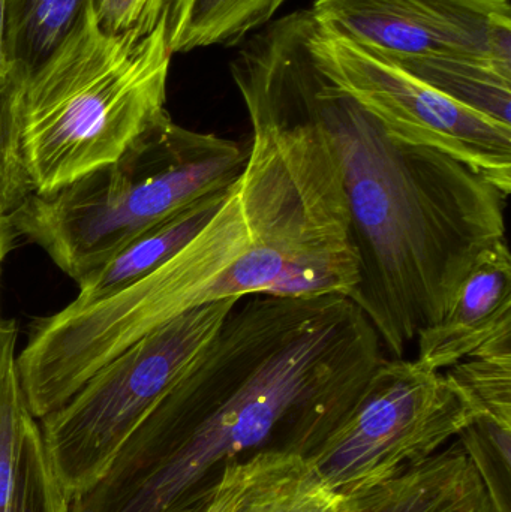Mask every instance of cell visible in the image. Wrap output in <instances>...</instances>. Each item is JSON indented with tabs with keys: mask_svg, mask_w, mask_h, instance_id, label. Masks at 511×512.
I'll return each mask as SVG.
<instances>
[{
	"mask_svg": "<svg viewBox=\"0 0 511 512\" xmlns=\"http://www.w3.org/2000/svg\"><path fill=\"white\" fill-rule=\"evenodd\" d=\"M384 358L377 331L348 297L240 298L69 512H191L228 463L261 453L309 460Z\"/></svg>",
	"mask_w": 511,
	"mask_h": 512,
	"instance_id": "cell-1",
	"label": "cell"
},
{
	"mask_svg": "<svg viewBox=\"0 0 511 512\" xmlns=\"http://www.w3.org/2000/svg\"><path fill=\"white\" fill-rule=\"evenodd\" d=\"M230 69L252 125L245 168L176 255L110 297L56 313L57 345L83 375L194 307L257 294L350 297L359 283L341 165L326 132L255 36Z\"/></svg>",
	"mask_w": 511,
	"mask_h": 512,
	"instance_id": "cell-2",
	"label": "cell"
},
{
	"mask_svg": "<svg viewBox=\"0 0 511 512\" xmlns=\"http://www.w3.org/2000/svg\"><path fill=\"white\" fill-rule=\"evenodd\" d=\"M311 9L258 30L300 107L324 129L341 165L359 256L350 300L393 358L437 324L488 249L506 239L507 195L440 150L399 143L336 86L309 45Z\"/></svg>",
	"mask_w": 511,
	"mask_h": 512,
	"instance_id": "cell-3",
	"label": "cell"
},
{
	"mask_svg": "<svg viewBox=\"0 0 511 512\" xmlns=\"http://www.w3.org/2000/svg\"><path fill=\"white\" fill-rule=\"evenodd\" d=\"M167 12L152 32L102 29L93 0L17 93L18 149L35 194L116 161L165 110L171 53Z\"/></svg>",
	"mask_w": 511,
	"mask_h": 512,
	"instance_id": "cell-4",
	"label": "cell"
},
{
	"mask_svg": "<svg viewBox=\"0 0 511 512\" xmlns=\"http://www.w3.org/2000/svg\"><path fill=\"white\" fill-rule=\"evenodd\" d=\"M246 161L248 147L167 116L111 164L56 191L32 192L9 219L78 283L168 216L230 188Z\"/></svg>",
	"mask_w": 511,
	"mask_h": 512,
	"instance_id": "cell-5",
	"label": "cell"
},
{
	"mask_svg": "<svg viewBox=\"0 0 511 512\" xmlns=\"http://www.w3.org/2000/svg\"><path fill=\"white\" fill-rule=\"evenodd\" d=\"M239 300L203 304L165 322L38 420L51 468L71 501L104 478L132 433L200 360Z\"/></svg>",
	"mask_w": 511,
	"mask_h": 512,
	"instance_id": "cell-6",
	"label": "cell"
},
{
	"mask_svg": "<svg viewBox=\"0 0 511 512\" xmlns=\"http://www.w3.org/2000/svg\"><path fill=\"white\" fill-rule=\"evenodd\" d=\"M479 415L470 394L446 372L384 358L308 462L333 492L356 495L425 462Z\"/></svg>",
	"mask_w": 511,
	"mask_h": 512,
	"instance_id": "cell-7",
	"label": "cell"
},
{
	"mask_svg": "<svg viewBox=\"0 0 511 512\" xmlns=\"http://www.w3.org/2000/svg\"><path fill=\"white\" fill-rule=\"evenodd\" d=\"M309 45L321 71L390 138L440 150L510 197V125L453 101L387 57L323 29L317 21Z\"/></svg>",
	"mask_w": 511,
	"mask_h": 512,
	"instance_id": "cell-8",
	"label": "cell"
},
{
	"mask_svg": "<svg viewBox=\"0 0 511 512\" xmlns=\"http://www.w3.org/2000/svg\"><path fill=\"white\" fill-rule=\"evenodd\" d=\"M311 12L392 62L470 60L511 72L509 0H315Z\"/></svg>",
	"mask_w": 511,
	"mask_h": 512,
	"instance_id": "cell-9",
	"label": "cell"
},
{
	"mask_svg": "<svg viewBox=\"0 0 511 512\" xmlns=\"http://www.w3.org/2000/svg\"><path fill=\"white\" fill-rule=\"evenodd\" d=\"M506 330H511V255L504 239L471 268L446 315L417 336L416 360L444 372Z\"/></svg>",
	"mask_w": 511,
	"mask_h": 512,
	"instance_id": "cell-10",
	"label": "cell"
},
{
	"mask_svg": "<svg viewBox=\"0 0 511 512\" xmlns=\"http://www.w3.org/2000/svg\"><path fill=\"white\" fill-rule=\"evenodd\" d=\"M344 512H497L462 442L392 480L345 496Z\"/></svg>",
	"mask_w": 511,
	"mask_h": 512,
	"instance_id": "cell-11",
	"label": "cell"
},
{
	"mask_svg": "<svg viewBox=\"0 0 511 512\" xmlns=\"http://www.w3.org/2000/svg\"><path fill=\"white\" fill-rule=\"evenodd\" d=\"M227 191L228 188L222 189L194 201L138 236L110 261L77 283L80 292L72 304L86 306L110 297L164 264L200 233L221 207Z\"/></svg>",
	"mask_w": 511,
	"mask_h": 512,
	"instance_id": "cell-12",
	"label": "cell"
},
{
	"mask_svg": "<svg viewBox=\"0 0 511 512\" xmlns=\"http://www.w3.org/2000/svg\"><path fill=\"white\" fill-rule=\"evenodd\" d=\"M285 2L287 0H170L167 35L171 53L243 44L269 24Z\"/></svg>",
	"mask_w": 511,
	"mask_h": 512,
	"instance_id": "cell-13",
	"label": "cell"
},
{
	"mask_svg": "<svg viewBox=\"0 0 511 512\" xmlns=\"http://www.w3.org/2000/svg\"><path fill=\"white\" fill-rule=\"evenodd\" d=\"M239 512H344V498L308 460L270 453Z\"/></svg>",
	"mask_w": 511,
	"mask_h": 512,
	"instance_id": "cell-14",
	"label": "cell"
},
{
	"mask_svg": "<svg viewBox=\"0 0 511 512\" xmlns=\"http://www.w3.org/2000/svg\"><path fill=\"white\" fill-rule=\"evenodd\" d=\"M395 63L453 101L511 126V72L470 60L420 59Z\"/></svg>",
	"mask_w": 511,
	"mask_h": 512,
	"instance_id": "cell-15",
	"label": "cell"
},
{
	"mask_svg": "<svg viewBox=\"0 0 511 512\" xmlns=\"http://www.w3.org/2000/svg\"><path fill=\"white\" fill-rule=\"evenodd\" d=\"M87 0H6L5 42L15 71L44 62L77 23Z\"/></svg>",
	"mask_w": 511,
	"mask_h": 512,
	"instance_id": "cell-16",
	"label": "cell"
},
{
	"mask_svg": "<svg viewBox=\"0 0 511 512\" xmlns=\"http://www.w3.org/2000/svg\"><path fill=\"white\" fill-rule=\"evenodd\" d=\"M444 372L470 394L479 417L511 429V330L497 334Z\"/></svg>",
	"mask_w": 511,
	"mask_h": 512,
	"instance_id": "cell-17",
	"label": "cell"
},
{
	"mask_svg": "<svg viewBox=\"0 0 511 512\" xmlns=\"http://www.w3.org/2000/svg\"><path fill=\"white\" fill-rule=\"evenodd\" d=\"M17 340L0 355V512H8L14 495L21 450L30 414L17 372Z\"/></svg>",
	"mask_w": 511,
	"mask_h": 512,
	"instance_id": "cell-18",
	"label": "cell"
},
{
	"mask_svg": "<svg viewBox=\"0 0 511 512\" xmlns=\"http://www.w3.org/2000/svg\"><path fill=\"white\" fill-rule=\"evenodd\" d=\"M71 499L54 475L38 420L27 427L14 495L8 512H69Z\"/></svg>",
	"mask_w": 511,
	"mask_h": 512,
	"instance_id": "cell-19",
	"label": "cell"
},
{
	"mask_svg": "<svg viewBox=\"0 0 511 512\" xmlns=\"http://www.w3.org/2000/svg\"><path fill=\"white\" fill-rule=\"evenodd\" d=\"M497 512H511V429L479 417L458 436Z\"/></svg>",
	"mask_w": 511,
	"mask_h": 512,
	"instance_id": "cell-20",
	"label": "cell"
},
{
	"mask_svg": "<svg viewBox=\"0 0 511 512\" xmlns=\"http://www.w3.org/2000/svg\"><path fill=\"white\" fill-rule=\"evenodd\" d=\"M269 454L228 463L213 492L191 512H239Z\"/></svg>",
	"mask_w": 511,
	"mask_h": 512,
	"instance_id": "cell-21",
	"label": "cell"
},
{
	"mask_svg": "<svg viewBox=\"0 0 511 512\" xmlns=\"http://www.w3.org/2000/svg\"><path fill=\"white\" fill-rule=\"evenodd\" d=\"M102 29L110 33L152 32L167 12L170 0H93Z\"/></svg>",
	"mask_w": 511,
	"mask_h": 512,
	"instance_id": "cell-22",
	"label": "cell"
},
{
	"mask_svg": "<svg viewBox=\"0 0 511 512\" xmlns=\"http://www.w3.org/2000/svg\"><path fill=\"white\" fill-rule=\"evenodd\" d=\"M5 5L6 0H0V92L8 86L14 77L15 69L9 60L5 42Z\"/></svg>",
	"mask_w": 511,
	"mask_h": 512,
	"instance_id": "cell-23",
	"label": "cell"
},
{
	"mask_svg": "<svg viewBox=\"0 0 511 512\" xmlns=\"http://www.w3.org/2000/svg\"><path fill=\"white\" fill-rule=\"evenodd\" d=\"M15 231L12 227L9 215L0 210V270H2L3 261L5 256L12 249V242H14ZM2 319V318H0Z\"/></svg>",
	"mask_w": 511,
	"mask_h": 512,
	"instance_id": "cell-24",
	"label": "cell"
},
{
	"mask_svg": "<svg viewBox=\"0 0 511 512\" xmlns=\"http://www.w3.org/2000/svg\"><path fill=\"white\" fill-rule=\"evenodd\" d=\"M18 337V328L17 322L11 321H3L0 319V355L5 351L6 346L9 343L15 342Z\"/></svg>",
	"mask_w": 511,
	"mask_h": 512,
	"instance_id": "cell-25",
	"label": "cell"
},
{
	"mask_svg": "<svg viewBox=\"0 0 511 512\" xmlns=\"http://www.w3.org/2000/svg\"><path fill=\"white\" fill-rule=\"evenodd\" d=\"M6 155H8V132H6L5 123L0 116V171L5 167Z\"/></svg>",
	"mask_w": 511,
	"mask_h": 512,
	"instance_id": "cell-26",
	"label": "cell"
}]
</instances>
